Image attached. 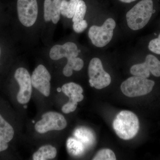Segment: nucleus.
<instances>
[{"mask_svg": "<svg viewBox=\"0 0 160 160\" xmlns=\"http://www.w3.org/2000/svg\"><path fill=\"white\" fill-rule=\"evenodd\" d=\"M112 126L120 138L130 140L137 134L139 129V122L137 116L133 112L124 110L117 115Z\"/></svg>", "mask_w": 160, "mask_h": 160, "instance_id": "f257e3e1", "label": "nucleus"}, {"mask_svg": "<svg viewBox=\"0 0 160 160\" xmlns=\"http://www.w3.org/2000/svg\"><path fill=\"white\" fill-rule=\"evenodd\" d=\"M153 11L152 0H142L127 12L128 27L132 30L142 29L149 22Z\"/></svg>", "mask_w": 160, "mask_h": 160, "instance_id": "f03ea898", "label": "nucleus"}, {"mask_svg": "<svg viewBox=\"0 0 160 160\" xmlns=\"http://www.w3.org/2000/svg\"><path fill=\"white\" fill-rule=\"evenodd\" d=\"M155 85L154 81L136 76L129 78L121 84V91L126 96L137 97L151 92Z\"/></svg>", "mask_w": 160, "mask_h": 160, "instance_id": "7ed1b4c3", "label": "nucleus"}, {"mask_svg": "<svg viewBox=\"0 0 160 160\" xmlns=\"http://www.w3.org/2000/svg\"><path fill=\"white\" fill-rule=\"evenodd\" d=\"M116 25L114 20L109 18L105 21L102 26H92L88 32V36L92 44L99 48L109 44L113 37Z\"/></svg>", "mask_w": 160, "mask_h": 160, "instance_id": "20e7f679", "label": "nucleus"}, {"mask_svg": "<svg viewBox=\"0 0 160 160\" xmlns=\"http://www.w3.org/2000/svg\"><path fill=\"white\" fill-rule=\"evenodd\" d=\"M88 75L90 86L96 89L106 88L111 83V77L105 71L102 61L98 58H93L90 61L88 67Z\"/></svg>", "mask_w": 160, "mask_h": 160, "instance_id": "39448f33", "label": "nucleus"}, {"mask_svg": "<svg viewBox=\"0 0 160 160\" xmlns=\"http://www.w3.org/2000/svg\"><path fill=\"white\" fill-rule=\"evenodd\" d=\"M65 117L58 112H48L42 116V119L36 123L35 129L40 133L52 130H61L67 126Z\"/></svg>", "mask_w": 160, "mask_h": 160, "instance_id": "423d86ee", "label": "nucleus"}, {"mask_svg": "<svg viewBox=\"0 0 160 160\" xmlns=\"http://www.w3.org/2000/svg\"><path fill=\"white\" fill-rule=\"evenodd\" d=\"M18 17L21 24L26 27L33 26L38 18L37 0H18Z\"/></svg>", "mask_w": 160, "mask_h": 160, "instance_id": "0eeeda50", "label": "nucleus"}, {"mask_svg": "<svg viewBox=\"0 0 160 160\" xmlns=\"http://www.w3.org/2000/svg\"><path fill=\"white\" fill-rule=\"evenodd\" d=\"M14 77L19 86L17 100L21 104H26L30 101L32 92L31 78L29 72L25 68L20 67L15 72Z\"/></svg>", "mask_w": 160, "mask_h": 160, "instance_id": "6e6552de", "label": "nucleus"}, {"mask_svg": "<svg viewBox=\"0 0 160 160\" xmlns=\"http://www.w3.org/2000/svg\"><path fill=\"white\" fill-rule=\"evenodd\" d=\"M130 72L132 75L147 78L150 73L155 77H160V61L152 55L146 56L145 62L136 64L131 67Z\"/></svg>", "mask_w": 160, "mask_h": 160, "instance_id": "1a4fd4ad", "label": "nucleus"}, {"mask_svg": "<svg viewBox=\"0 0 160 160\" xmlns=\"http://www.w3.org/2000/svg\"><path fill=\"white\" fill-rule=\"evenodd\" d=\"M32 86L45 96L49 97L50 92L51 75L42 65L38 66L32 75Z\"/></svg>", "mask_w": 160, "mask_h": 160, "instance_id": "9d476101", "label": "nucleus"}, {"mask_svg": "<svg viewBox=\"0 0 160 160\" xmlns=\"http://www.w3.org/2000/svg\"><path fill=\"white\" fill-rule=\"evenodd\" d=\"M80 51L75 43L68 42L62 45L53 46L49 51V57L51 59L58 60L66 58L67 60L78 57Z\"/></svg>", "mask_w": 160, "mask_h": 160, "instance_id": "9b49d317", "label": "nucleus"}, {"mask_svg": "<svg viewBox=\"0 0 160 160\" xmlns=\"http://www.w3.org/2000/svg\"><path fill=\"white\" fill-rule=\"evenodd\" d=\"M62 91L69 97V102L78 103L84 99L82 88L76 83L69 82L64 84L62 87Z\"/></svg>", "mask_w": 160, "mask_h": 160, "instance_id": "f8f14e48", "label": "nucleus"}, {"mask_svg": "<svg viewBox=\"0 0 160 160\" xmlns=\"http://www.w3.org/2000/svg\"><path fill=\"white\" fill-rule=\"evenodd\" d=\"M57 149L51 145H45L42 146L37 151L33 153V160H47L52 159L56 157Z\"/></svg>", "mask_w": 160, "mask_h": 160, "instance_id": "ddd939ff", "label": "nucleus"}, {"mask_svg": "<svg viewBox=\"0 0 160 160\" xmlns=\"http://www.w3.org/2000/svg\"><path fill=\"white\" fill-rule=\"evenodd\" d=\"M14 130L13 127L0 113V138L7 143L13 139Z\"/></svg>", "mask_w": 160, "mask_h": 160, "instance_id": "4468645a", "label": "nucleus"}, {"mask_svg": "<svg viewBox=\"0 0 160 160\" xmlns=\"http://www.w3.org/2000/svg\"><path fill=\"white\" fill-rule=\"evenodd\" d=\"M74 135L83 145L88 146H92L95 140V137L92 132L84 127L76 129Z\"/></svg>", "mask_w": 160, "mask_h": 160, "instance_id": "2eb2a0df", "label": "nucleus"}, {"mask_svg": "<svg viewBox=\"0 0 160 160\" xmlns=\"http://www.w3.org/2000/svg\"><path fill=\"white\" fill-rule=\"evenodd\" d=\"M84 66V62L82 59L76 57L67 60V63L63 69V73L66 77H69L72 75L73 70L79 71Z\"/></svg>", "mask_w": 160, "mask_h": 160, "instance_id": "dca6fc26", "label": "nucleus"}, {"mask_svg": "<svg viewBox=\"0 0 160 160\" xmlns=\"http://www.w3.org/2000/svg\"><path fill=\"white\" fill-rule=\"evenodd\" d=\"M67 146L68 151L72 155H79L84 151V145L78 140L73 138H69L68 140Z\"/></svg>", "mask_w": 160, "mask_h": 160, "instance_id": "f3484780", "label": "nucleus"}, {"mask_svg": "<svg viewBox=\"0 0 160 160\" xmlns=\"http://www.w3.org/2000/svg\"><path fill=\"white\" fill-rule=\"evenodd\" d=\"M86 10L87 7L86 3L82 0H80L75 10L74 15L72 18V22H76L84 20Z\"/></svg>", "mask_w": 160, "mask_h": 160, "instance_id": "a211bd4d", "label": "nucleus"}, {"mask_svg": "<svg viewBox=\"0 0 160 160\" xmlns=\"http://www.w3.org/2000/svg\"><path fill=\"white\" fill-rule=\"evenodd\" d=\"M93 160H115L116 157L113 151L109 149L99 150L92 158Z\"/></svg>", "mask_w": 160, "mask_h": 160, "instance_id": "6ab92c4d", "label": "nucleus"}, {"mask_svg": "<svg viewBox=\"0 0 160 160\" xmlns=\"http://www.w3.org/2000/svg\"><path fill=\"white\" fill-rule=\"evenodd\" d=\"M62 0L52 1V11L51 21L54 24H57L60 19V6Z\"/></svg>", "mask_w": 160, "mask_h": 160, "instance_id": "aec40b11", "label": "nucleus"}, {"mask_svg": "<svg viewBox=\"0 0 160 160\" xmlns=\"http://www.w3.org/2000/svg\"><path fill=\"white\" fill-rule=\"evenodd\" d=\"M52 1L45 0L44 4V18L46 22L51 21L52 11Z\"/></svg>", "mask_w": 160, "mask_h": 160, "instance_id": "412c9836", "label": "nucleus"}, {"mask_svg": "<svg viewBox=\"0 0 160 160\" xmlns=\"http://www.w3.org/2000/svg\"><path fill=\"white\" fill-rule=\"evenodd\" d=\"M148 48L152 52L160 55V33L158 38L152 40L149 42Z\"/></svg>", "mask_w": 160, "mask_h": 160, "instance_id": "4be33fe9", "label": "nucleus"}, {"mask_svg": "<svg viewBox=\"0 0 160 160\" xmlns=\"http://www.w3.org/2000/svg\"><path fill=\"white\" fill-rule=\"evenodd\" d=\"M80 0H70L67 3V15L66 18L71 19L74 15L75 10Z\"/></svg>", "mask_w": 160, "mask_h": 160, "instance_id": "5701e85b", "label": "nucleus"}, {"mask_svg": "<svg viewBox=\"0 0 160 160\" xmlns=\"http://www.w3.org/2000/svg\"><path fill=\"white\" fill-rule=\"evenodd\" d=\"M88 27L87 21L83 20L80 22H73L72 28L73 30L77 33H81L83 32Z\"/></svg>", "mask_w": 160, "mask_h": 160, "instance_id": "b1692460", "label": "nucleus"}, {"mask_svg": "<svg viewBox=\"0 0 160 160\" xmlns=\"http://www.w3.org/2000/svg\"><path fill=\"white\" fill-rule=\"evenodd\" d=\"M77 106V103L69 101L68 102L63 105L62 110L64 113L68 114V113L74 111L76 109Z\"/></svg>", "mask_w": 160, "mask_h": 160, "instance_id": "393cba45", "label": "nucleus"}, {"mask_svg": "<svg viewBox=\"0 0 160 160\" xmlns=\"http://www.w3.org/2000/svg\"><path fill=\"white\" fill-rule=\"evenodd\" d=\"M67 0H62L60 6V12L63 16L66 17L67 15Z\"/></svg>", "mask_w": 160, "mask_h": 160, "instance_id": "a878e982", "label": "nucleus"}, {"mask_svg": "<svg viewBox=\"0 0 160 160\" xmlns=\"http://www.w3.org/2000/svg\"><path fill=\"white\" fill-rule=\"evenodd\" d=\"M9 148L8 143L0 138V152L6 151Z\"/></svg>", "mask_w": 160, "mask_h": 160, "instance_id": "bb28decb", "label": "nucleus"}, {"mask_svg": "<svg viewBox=\"0 0 160 160\" xmlns=\"http://www.w3.org/2000/svg\"><path fill=\"white\" fill-rule=\"evenodd\" d=\"M119 1L123 3H129L132 2H134L136 0H119Z\"/></svg>", "mask_w": 160, "mask_h": 160, "instance_id": "cd10ccee", "label": "nucleus"}, {"mask_svg": "<svg viewBox=\"0 0 160 160\" xmlns=\"http://www.w3.org/2000/svg\"><path fill=\"white\" fill-rule=\"evenodd\" d=\"M61 90H62V89H60V88H59L58 89V91L59 92H60L61 91Z\"/></svg>", "mask_w": 160, "mask_h": 160, "instance_id": "c85d7f7f", "label": "nucleus"}, {"mask_svg": "<svg viewBox=\"0 0 160 160\" xmlns=\"http://www.w3.org/2000/svg\"><path fill=\"white\" fill-rule=\"evenodd\" d=\"M27 106H26V105H25V106H24V108H25V109H26L27 108Z\"/></svg>", "mask_w": 160, "mask_h": 160, "instance_id": "c756f323", "label": "nucleus"}, {"mask_svg": "<svg viewBox=\"0 0 160 160\" xmlns=\"http://www.w3.org/2000/svg\"><path fill=\"white\" fill-rule=\"evenodd\" d=\"M1 48H0V56H1Z\"/></svg>", "mask_w": 160, "mask_h": 160, "instance_id": "7c9ffc66", "label": "nucleus"}, {"mask_svg": "<svg viewBox=\"0 0 160 160\" xmlns=\"http://www.w3.org/2000/svg\"><path fill=\"white\" fill-rule=\"evenodd\" d=\"M32 122H33V123H34V121H32Z\"/></svg>", "mask_w": 160, "mask_h": 160, "instance_id": "2f4dec72", "label": "nucleus"}]
</instances>
